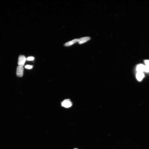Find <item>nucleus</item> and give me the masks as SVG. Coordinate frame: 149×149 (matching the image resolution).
Returning <instances> with one entry per match:
<instances>
[{"mask_svg":"<svg viewBox=\"0 0 149 149\" xmlns=\"http://www.w3.org/2000/svg\"></svg>","mask_w":149,"mask_h":149,"instance_id":"11","label":"nucleus"},{"mask_svg":"<svg viewBox=\"0 0 149 149\" xmlns=\"http://www.w3.org/2000/svg\"><path fill=\"white\" fill-rule=\"evenodd\" d=\"M25 68H26L28 69H31L33 68V66L29 65H27L25 66Z\"/></svg>","mask_w":149,"mask_h":149,"instance_id":"10","label":"nucleus"},{"mask_svg":"<svg viewBox=\"0 0 149 149\" xmlns=\"http://www.w3.org/2000/svg\"><path fill=\"white\" fill-rule=\"evenodd\" d=\"M79 39H76L73 40L72 41L68 42L64 44V46L66 47L69 46L71 45L74 44L77 42H79Z\"/></svg>","mask_w":149,"mask_h":149,"instance_id":"5","label":"nucleus"},{"mask_svg":"<svg viewBox=\"0 0 149 149\" xmlns=\"http://www.w3.org/2000/svg\"><path fill=\"white\" fill-rule=\"evenodd\" d=\"M24 68L23 67L18 66L17 68L16 75L19 77H22L23 75Z\"/></svg>","mask_w":149,"mask_h":149,"instance_id":"3","label":"nucleus"},{"mask_svg":"<svg viewBox=\"0 0 149 149\" xmlns=\"http://www.w3.org/2000/svg\"><path fill=\"white\" fill-rule=\"evenodd\" d=\"M62 106L64 107L68 108L72 105V103L69 99H66L64 100L61 103Z\"/></svg>","mask_w":149,"mask_h":149,"instance_id":"2","label":"nucleus"},{"mask_svg":"<svg viewBox=\"0 0 149 149\" xmlns=\"http://www.w3.org/2000/svg\"><path fill=\"white\" fill-rule=\"evenodd\" d=\"M144 74L143 72H137L136 75L137 79L139 81H141L144 77Z\"/></svg>","mask_w":149,"mask_h":149,"instance_id":"7","label":"nucleus"},{"mask_svg":"<svg viewBox=\"0 0 149 149\" xmlns=\"http://www.w3.org/2000/svg\"><path fill=\"white\" fill-rule=\"evenodd\" d=\"M91 38L90 37H85L80 38L79 39V44H83L88 41L90 40Z\"/></svg>","mask_w":149,"mask_h":149,"instance_id":"6","label":"nucleus"},{"mask_svg":"<svg viewBox=\"0 0 149 149\" xmlns=\"http://www.w3.org/2000/svg\"><path fill=\"white\" fill-rule=\"evenodd\" d=\"M144 63L146 65L145 66L144 71L147 72H149V60H145Z\"/></svg>","mask_w":149,"mask_h":149,"instance_id":"8","label":"nucleus"},{"mask_svg":"<svg viewBox=\"0 0 149 149\" xmlns=\"http://www.w3.org/2000/svg\"><path fill=\"white\" fill-rule=\"evenodd\" d=\"M145 66L142 64L138 65L137 67V72H143L144 71Z\"/></svg>","mask_w":149,"mask_h":149,"instance_id":"4","label":"nucleus"},{"mask_svg":"<svg viewBox=\"0 0 149 149\" xmlns=\"http://www.w3.org/2000/svg\"><path fill=\"white\" fill-rule=\"evenodd\" d=\"M34 58L33 57H28L27 59V60L28 61H33L34 60Z\"/></svg>","mask_w":149,"mask_h":149,"instance_id":"9","label":"nucleus"},{"mask_svg":"<svg viewBox=\"0 0 149 149\" xmlns=\"http://www.w3.org/2000/svg\"><path fill=\"white\" fill-rule=\"evenodd\" d=\"M27 60V58L23 55H20L18 58V64L19 66L23 67Z\"/></svg>","mask_w":149,"mask_h":149,"instance_id":"1","label":"nucleus"}]
</instances>
